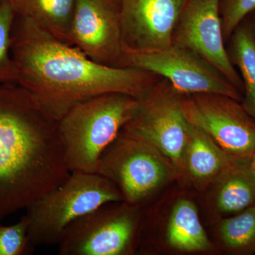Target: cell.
Wrapping results in <instances>:
<instances>
[{"label":"cell","instance_id":"12","mask_svg":"<svg viewBox=\"0 0 255 255\" xmlns=\"http://www.w3.org/2000/svg\"><path fill=\"white\" fill-rule=\"evenodd\" d=\"M188 0H121L124 53H149L172 46Z\"/></svg>","mask_w":255,"mask_h":255},{"label":"cell","instance_id":"19","mask_svg":"<svg viewBox=\"0 0 255 255\" xmlns=\"http://www.w3.org/2000/svg\"><path fill=\"white\" fill-rule=\"evenodd\" d=\"M16 15L11 0H0V83L17 84V68L11 54V31Z\"/></svg>","mask_w":255,"mask_h":255},{"label":"cell","instance_id":"11","mask_svg":"<svg viewBox=\"0 0 255 255\" xmlns=\"http://www.w3.org/2000/svg\"><path fill=\"white\" fill-rule=\"evenodd\" d=\"M220 1L188 0L174 31L172 44L204 58L243 94V81L225 45Z\"/></svg>","mask_w":255,"mask_h":255},{"label":"cell","instance_id":"7","mask_svg":"<svg viewBox=\"0 0 255 255\" xmlns=\"http://www.w3.org/2000/svg\"><path fill=\"white\" fill-rule=\"evenodd\" d=\"M117 202V201H116ZM107 203L66 228L58 243L60 255L129 254L139 228L135 206Z\"/></svg>","mask_w":255,"mask_h":255},{"label":"cell","instance_id":"1","mask_svg":"<svg viewBox=\"0 0 255 255\" xmlns=\"http://www.w3.org/2000/svg\"><path fill=\"white\" fill-rule=\"evenodd\" d=\"M11 54L18 85L58 122L75 106L104 94H126L142 100L162 78L142 69L96 63L31 18L17 14L11 31Z\"/></svg>","mask_w":255,"mask_h":255},{"label":"cell","instance_id":"8","mask_svg":"<svg viewBox=\"0 0 255 255\" xmlns=\"http://www.w3.org/2000/svg\"><path fill=\"white\" fill-rule=\"evenodd\" d=\"M126 67L155 74L185 95L216 94L243 100L241 91L217 69L191 50L176 45L149 53H124L121 68Z\"/></svg>","mask_w":255,"mask_h":255},{"label":"cell","instance_id":"6","mask_svg":"<svg viewBox=\"0 0 255 255\" xmlns=\"http://www.w3.org/2000/svg\"><path fill=\"white\" fill-rule=\"evenodd\" d=\"M97 173L113 183L124 201L136 206L177 172L153 146L119 134L101 157Z\"/></svg>","mask_w":255,"mask_h":255},{"label":"cell","instance_id":"9","mask_svg":"<svg viewBox=\"0 0 255 255\" xmlns=\"http://www.w3.org/2000/svg\"><path fill=\"white\" fill-rule=\"evenodd\" d=\"M183 111L189 123L206 132L228 155L251 159L255 152V119L239 101L216 94L185 95Z\"/></svg>","mask_w":255,"mask_h":255},{"label":"cell","instance_id":"4","mask_svg":"<svg viewBox=\"0 0 255 255\" xmlns=\"http://www.w3.org/2000/svg\"><path fill=\"white\" fill-rule=\"evenodd\" d=\"M123 201L120 191L97 173L72 172L58 187L28 206L32 245H58L70 223L107 203Z\"/></svg>","mask_w":255,"mask_h":255},{"label":"cell","instance_id":"15","mask_svg":"<svg viewBox=\"0 0 255 255\" xmlns=\"http://www.w3.org/2000/svg\"><path fill=\"white\" fill-rule=\"evenodd\" d=\"M11 1L16 14L31 18L57 39L71 45L70 36L77 0Z\"/></svg>","mask_w":255,"mask_h":255},{"label":"cell","instance_id":"23","mask_svg":"<svg viewBox=\"0 0 255 255\" xmlns=\"http://www.w3.org/2000/svg\"></svg>","mask_w":255,"mask_h":255},{"label":"cell","instance_id":"13","mask_svg":"<svg viewBox=\"0 0 255 255\" xmlns=\"http://www.w3.org/2000/svg\"><path fill=\"white\" fill-rule=\"evenodd\" d=\"M234 159L206 132L189 123L184 167L196 182L204 184L219 179Z\"/></svg>","mask_w":255,"mask_h":255},{"label":"cell","instance_id":"17","mask_svg":"<svg viewBox=\"0 0 255 255\" xmlns=\"http://www.w3.org/2000/svg\"><path fill=\"white\" fill-rule=\"evenodd\" d=\"M169 246L178 251L197 252L211 248L195 205L187 199L178 201L172 209L167 227Z\"/></svg>","mask_w":255,"mask_h":255},{"label":"cell","instance_id":"2","mask_svg":"<svg viewBox=\"0 0 255 255\" xmlns=\"http://www.w3.org/2000/svg\"><path fill=\"white\" fill-rule=\"evenodd\" d=\"M70 174L58 121L18 84L0 83V223Z\"/></svg>","mask_w":255,"mask_h":255},{"label":"cell","instance_id":"21","mask_svg":"<svg viewBox=\"0 0 255 255\" xmlns=\"http://www.w3.org/2000/svg\"><path fill=\"white\" fill-rule=\"evenodd\" d=\"M254 11L255 0H221L220 13L225 41H228L239 23Z\"/></svg>","mask_w":255,"mask_h":255},{"label":"cell","instance_id":"22","mask_svg":"<svg viewBox=\"0 0 255 255\" xmlns=\"http://www.w3.org/2000/svg\"><path fill=\"white\" fill-rule=\"evenodd\" d=\"M251 167L253 173L254 174L255 177V152L251 158Z\"/></svg>","mask_w":255,"mask_h":255},{"label":"cell","instance_id":"16","mask_svg":"<svg viewBox=\"0 0 255 255\" xmlns=\"http://www.w3.org/2000/svg\"><path fill=\"white\" fill-rule=\"evenodd\" d=\"M218 179L217 207L220 211L240 213L255 205V177L251 159H234Z\"/></svg>","mask_w":255,"mask_h":255},{"label":"cell","instance_id":"3","mask_svg":"<svg viewBox=\"0 0 255 255\" xmlns=\"http://www.w3.org/2000/svg\"><path fill=\"white\" fill-rule=\"evenodd\" d=\"M140 100L122 93L97 96L74 107L58 121L70 172L97 173L105 150L135 115Z\"/></svg>","mask_w":255,"mask_h":255},{"label":"cell","instance_id":"5","mask_svg":"<svg viewBox=\"0 0 255 255\" xmlns=\"http://www.w3.org/2000/svg\"><path fill=\"white\" fill-rule=\"evenodd\" d=\"M184 97L168 80L161 78L140 100L136 114L120 132L155 147L172 162L177 173L185 172L189 123L183 111Z\"/></svg>","mask_w":255,"mask_h":255},{"label":"cell","instance_id":"18","mask_svg":"<svg viewBox=\"0 0 255 255\" xmlns=\"http://www.w3.org/2000/svg\"><path fill=\"white\" fill-rule=\"evenodd\" d=\"M221 240L230 251L238 253L255 251V205L223 220L220 226Z\"/></svg>","mask_w":255,"mask_h":255},{"label":"cell","instance_id":"14","mask_svg":"<svg viewBox=\"0 0 255 255\" xmlns=\"http://www.w3.org/2000/svg\"><path fill=\"white\" fill-rule=\"evenodd\" d=\"M228 41V55L243 81L242 105L255 119V11L239 23Z\"/></svg>","mask_w":255,"mask_h":255},{"label":"cell","instance_id":"10","mask_svg":"<svg viewBox=\"0 0 255 255\" xmlns=\"http://www.w3.org/2000/svg\"><path fill=\"white\" fill-rule=\"evenodd\" d=\"M70 41L96 63L121 68V0H77Z\"/></svg>","mask_w":255,"mask_h":255},{"label":"cell","instance_id":"20","mask_svg":"<svg viewBox=\"0 0 255 255\" xmlns=\"http://www.w3.org/2000/svg\"><path fill=\"white\" fill-rule=\"evenodd\" d=\"M28 236V220L26 215L11 226L0 223V255H27L34 251Z\"/></svg>","mask_w":255,"mask_h":255}]
</instances>
